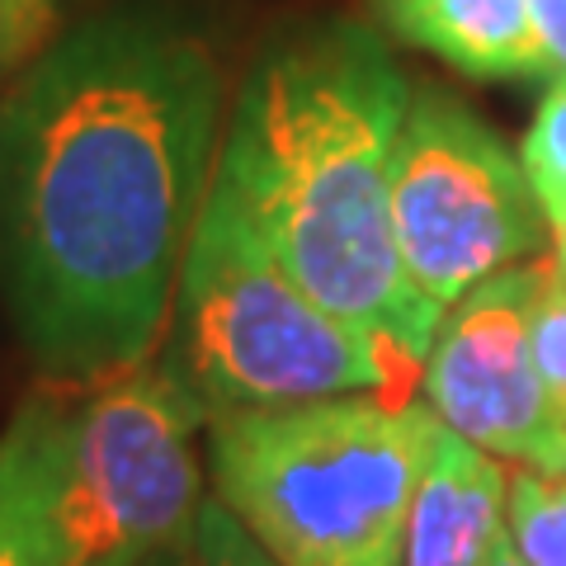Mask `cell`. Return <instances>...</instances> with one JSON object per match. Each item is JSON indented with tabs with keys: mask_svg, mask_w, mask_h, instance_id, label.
Masks as SVG:
<instances>
[{
	"mask_svg": "<svg viewBox=\"0 0 566 566\" xmlns=\"http://www.w3.org/2000/svg\"><path fill=\"white\" fill-rule=\"evenodd\" d=\"M510 463L453 434L444 420L424 453L401 566H486L505 534Z\"/></svg>",
	"mask_w": 566,
	"mask_h": 566,
	"instance_id": "cell-8",
	"label": "cell"
},
{
	"mask_svg": "<svg viewBox=\"0 0 566 566\" xmlns=\"http://www.w3.org/2000/svg\"><path fill=\"white\" fill-rule=\"evenodd\" d=\"M406 104L411 81L374 29L331 20L293 33L241 81L212 180L316 303L420 378L444 322L411 289L392 237Z\"/></svg>",
	"mask_w": 566,
	"mask_h": 566,
	"instance_id": "cell-2",
	"label": "cell"
},
{
	"mask_svg": "<svg viewBox=\"0 0 566 566\" xmlns=\"http://www.w3.org/2000/svg\"><path fill=\"white\" fill-rule=\"evenodd\" d=\"M528 14H534L553 81H566V0H528Z\"/></svg>",
	"mask_w": 566,
	"mask_h": 566,
	"instance_id": "cell-16",
	"label": "cell"
},
{
	"mask_svg": "<svg viewBox=\"0 0 566 566\" xmlns=\"http://www.w3.org/2000/svg\"><path fill=\"white\" fill-rule=\"evenodd\" d=\"M439 416L420 397H331L208 420L218 501L279 566H401Z\"/></svg>",
	"mask_w": 566,
	"mask_h": 566,
	"instance_id": "cell-4",
	"label": "cell"
},
{
	"mask_svg": "<svg viewBox=\"0 0 566 566\" xmlns=\"http://www.w3.org/2000/svg\"><path fill=\"white\" fill-rule=\"evenodd\" d=\"M547 232L520 151L463 99L411 91L392 156V237L420 303L444 322L476 283L534 260Z\"/></svg>",
	"mask_w": 566,
	"mask_h": 566,
	"instance_id": "cell-6",
	"label": "cell"
},
{
	"mask_svg": "<svg viewBox=\"0 0 566 566\" xmlns=\"http://www.w3.org/2000/svg\"><path fill=\"white\" fill-rule=\"evenodd\" d=\"M401 43L476 81H553L528 0H378Z\"/></svg>",
	"mask_w": 566,
	"mask_h": 566,
	"instance_id": "cell-9",
	"label": "cell"
},
{
	"mask_svg": "<svg viewBox=\"0 0 566 566\" xmlns=\"http://www.w3.org/2000/svg\"><path fill=\"white\" fill-rule=\"evenodd\" d=\"M505 534L528 566H566V472L510 468Z\"/></svg>",
	"mask_w": 566,
	"mask_h": 566,
	"instance_id": "cell-10",
	"label": "cell"
},
{
	"mask_svg": "<svg viewBox=\"0 0 566 566\" xmlns=\"http://www.w3.org/2000/svg\"><path fill=\"white\" fill-rule=\"evenodd\" d=\"M199 434L208 411L161 359L39 387L0 434L33 566H147L203 505Z\"/></svg>",
	"mask_w": 566,
	"mask_h": 566,
	"instance_id": "cell-3",
	"label": "cell"
},
{
	"mask_svg": "<svg viewBox=\"0 0 566 566\" xmlns=\"http://www.w3.org/2000/svg\"><path fill=\"white\" fill-rule=\"evenodd\" d=\"M193 33L109 14L0 91V297L48 382L151 364L227 133Z\"/></svg>",
	"mask_w": 566,
	"mask_h": 566,
	"instance_id": "cell-1",
	"label": "cell"
},
{
	"mask_svg": "<svg viewBox=\"0 0 566 566\" xmlns=\"http://www.w3.org/2000/svg\"><path fill=\"white\" fill-rule=\"evenodd\" d=\"M553 241H557V260H562V270H566V232H557Z\"/></svg>",
	"mask_w": 566,
	"mask_h": 566,
	"instance_id": "cell-18",
	"label": "cell"
},
{
	"mask_svg": "<svg viewBox=\"0 0 566 566\" xmlns=\"http://www.w3.org/2000/svg\"><path fill=\"white\" fill-rule=\"evenodd\" d=\"M543 260L491 274L453 303L420 368V401L468 444L510 468L566 472V401L534 364V297Z\"/></svg>",
	"mask_w": 566,
	"mask_h": 566,
	"instance_id": "cell-7",
	"label": "cell"
},
{
	"mask_svg": "<svg viewBox=\"0 0 566 566\" xmlns=\"http://www.w3.org/2000/svg\"><path fill=\"white\" fill-rule=\"evenodd\" d=\"M0 566H33V543H29L20 486H14L6 444H0Z\"/></svg>",
	"mask_w": 566,
	"mask_h": 566,
	"instance_id": "cell-15",
	"label": "cell"
},
{
	"mask_svg": "<svg viewBox=\"0 0 566 566\" xmlns=\"http://www.w3.org/2000/svg\"><path fill=\"white\" fill-rule=\"evenodd\" d=\"M52 43V0H0V91Z\"/></svg>",
	"mask_w": 566,
	"mask_h": 566,
	"instance_id": "cell-14",
	"label": "cell"
},
{
	"mask_svg": "<svg viewBox=\"0 0 566 566\" xmlns=\"http://www.w3.org/2000/svg\"><path fill=\"white\" fill-rule=\"evenodd\" d=\"M147 566H279V562L245 534V524L218 495H203L193 524L170 547H161Z\"/></svg>",
	"mask_w": 566,
	"mask_h": 566,
	"instance_id": "cell-11",
	"label": "cell"
},
{
	"mask_svg": "<svg viewBox=\"0 0 566 566\" xmlns=\"http://www.w3.org/2000/svg\"><path fill=\"white\" fill-rule=\"evenodd\" d=\"M528 340H534V364H538L543 382L553 387L557 401H566V270L557 255L543 260Z\"/></svg>",
	"mask_w": 566,
	"mask_h": 566,
	"instance_id": "cell-13",
	"label": "cell"
},
{
	"mask_svg": "<svg viewBox=\"0 0 566 566\" xmlns=\"http://www.w3.org/2000/svg\"><path fill=\"white\" fill-rule=\"evenodd\" d=\"M520 161L553 237L566 232V81H553V91L543 95L534 128L524 133Z\"/></svg>",
	"mask_w": 566,
	"mask_h": 566,
	"instance_id": "cell-12",
	"label": "cell"
},
{
	"mask_svg": "<svg viewBox=\"0 0 566 566\" xmlns=\"http://www.w3.org/2000/svg\"><path fill=\"white\" fill-rule=\"evenodd\" d=\"M486 566H528L520 553H515V543H510V534H501L495 538V547H491V562Z\"/></svg>",
	"mask_w": 566,
	"mask_h": 566,
	"instance_id": "cell-17",
	"label": "cell"
},
{
	"mask_svg": "<svg viewBox=\"0 0 566 566\" xmlns=\"http://www.w3.org/2000/svg\"><path fill=\"white\" fill-rule=\"evenodd\" d=\"M156 359L208 420L331 397L411 401L420 387L378 335L322 307L283 270L218 180L193 227Z\"/></svg>",
	"mask_w": 566,
	"mask_h": 566,
	"instance_id": "cell-5",
	"label": "cell"
}]
</instances>
